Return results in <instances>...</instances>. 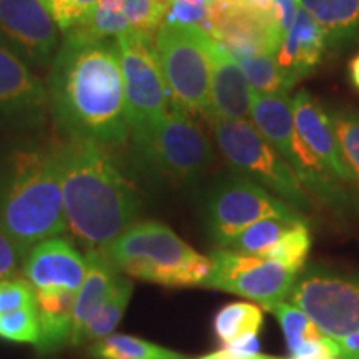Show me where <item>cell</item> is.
I'll return each instance as SVG.
<instances>
[{"label": "cell", "mask_w": 359, "mask_h": 359, "mask_svg": "<svg viewBox=\"0 0 359 359\" xmlns=\"http://www.w3.org/2000/svg\"><path fill=\"white\" fill-rule=\"evenodd\" d=\"M349 79H351L354 87L359 90V53L349 62Z\"/></svg>", "instance_id": "obj_41"}, {"label": "cell", "mask_w": 359, "mask_h": 359, "mask_svg": "<svg viewBox=\"0 0 359 359\" xmlns=\"http://www.w3.org/2000/svg\"><path fill=\"white\" fill-rule=\"evenodd\" d=\"M133 163L148 177L191 183L212 168L215 151L198 125L178 107L151 127L130 132Z\"/></svg>", "instance_id": "obj_5"}, {"label": "cell", "mask_w": 359, "mask_h": 359, "mask_svg": "<svg viewBox=\"0 0 359 359\" xmlns=\"http://www.w3.org/2000/svg\"><path fill=\"white\" fill-rule=\"evenodd\" d=\"M269 313L276 316L283 333H285L286 344H288L291 354L308 341H318L323 338L321 331L314 326V323L304 314L302 309L288 302L278 303Z\"/></svg>", "instance_id": "obj_31"}, {"label": "cell", "mask_w": 359, "mask_h": 359, "mask_svg": "<svg viewBox=\"0 0 359 359\" xmlns=\"http://www.w3.org/2000/svg\"><path fill=\"white\" fill-rule=\"evenodd\" d=\"M288 163L302 182L304 190L313 193L323 203L330 205L331 208H341L348 203L346 191L339 185L341 180L309 151V148L304 145L296 132L293 151H291Z\"/></svg>", "instance_id": "obj_23"}, {"label": "cell", "mask_w": 359, "mask_h": 359, "mask_svg": "<svg viewBox=\"0 0 359 359\" xmlns=\"http://www.w3.org/2000/svg\"><path fill=\"white\" fill-rule=\"evenodd\" d=\"M208 34V32H206ZM212 85H210V115L206 118L246 120L251 116V90L245 72L236 58L208 34L206 39Z\"/></svg>", "instance_id": "obj_16"}, {"label": "cell", "mask_w": 359, "mask_h": 359, "mask_svg": "<svg viewBox=\"0 0 359 359\" xmlns=\"http://www.w3.org/2000/svg\"><path fill=\"white\" fill-rule=\"evenodd\" d=\"M130 132L151 127L172 109L155 40L138 30L116 37Z\"/></svg>", "instance_id": "obj_9"}, {"label": "cell", "mask_w": 359, "mask_h": 359, "mask_svg": "<svg viewBox=\"0 0 359 359\" xmlns=\"http://www.w3.org/2000/svg\"><path fill=\"white\" fill-rule=\"evenodd\" d=\"M0 223L24 257L69 233L55 148L27 138L0 142Z\"/></svg>", "instance_id": "obj_3"}, {"label": "cell", "mask_w": 359, "mask_h": 359, "mask_svg": "<svg viewBox=\"0 0 359 359\" xmlns=\"http://www.w3.org/2000/svg\"><path fill=\"white\" fill-rule=\"evenodd\" d=\"M47 87L34 70L0 40V130L29 133L43 127Z\"/></svg>", "instance_id": "obj_13"}, {"label": "cell", "mask_w": 359, "mask_h": 359, "mask_svg": "<svg viewBox=\"0 0 359 359\" xmlns=\"http://www.w3.org/2000/svg\"><path fill=\"white\" fill-rule=\"evenodd\" d=\"M293 118L296 135L302 138L309 151L320 158L341 182H354L330 115L306 90L298 92L293 98Z\"/></svg>", "instance_id": "obj_17"}, {"label": "cell", "mask_w": 359, "mask_h": 359, "mask_svg": "<svg viewBox=\"0 0 359 359\" xmlns=\"http://www.w3.org/2000/svg\"><path fill=\"white\" fill-rule=\"evenodd\" d=\"M55 20L58 30L67 34L83 25L98 0H39Z\"/></svg>", "instance_id": "obj_34"}, {"label": "cell", "mask_w": 359, "mask_h": 359, "mask_svg": "<svg viewBox=\"0 0 359 359\" xmlns=\"http://www.w3.org/2000/svg\"><path fill=\"white\" fill-rule=\"evenodd\" d=\"M35 306V288L27 278L13 276L0 281V316Z\"/></svg>", "instance_id": "obj_36"}, {"label": "cell", "mask_w": 359, "mask_h": 359, "mask_svg": "<svg viewBox=\"0 0 359 359\" xmlns=\"http://www.w3.org/2000/svg\"><path fill=\"white\" fill-rule=\"evenodd\" d=\"M154 2L156 4V6L163 7L165 11H167V6H168V2H170V0H154Z\"/></svg>", "instance_id": "obj_44"}, {"label": "cell", "mask_w": 359, "mask_h": 359, "mask_svg": "<svg viewBox=\"0 0 359 359\" xmlns=\"http://www.w3.org/2000/svg\"><path fill=\"white\" fill-rule=\"evenodd\" d=\"M48 111L65 140L105 148L128 142L123 75L116 39L70 30L58 47L47 79Z\"/></svg>", "instance_id": "obj_1"}, {"label": "cell", "mask_w": 359, "mask_h": 359, "mask_svg": "<svg viewBox=\"0 0 359 359\" xmlns=\"http://www.w3.org/2000/svg\"><path fill=\"white\" fill-rule=\"evenodd\" d=\"M325 48L326 40L321 27L306 7L302 6L293 27L286 34L275 57L278 65L294 85L320 65Z\"/></svg>", "instance_id": "obj_18"}, {"label": "cell", "mask_w": 359, "mask_h": 359, "mask_svg": "<svg viewBox=\"0 0 359 359\" xmlns=\"http://www.w3.org/2000/svg\"><path fill=\"white\" fill-rule=\"evenodd\" d=\"M206 34L201 27L161 24L155 34V48L165 83L178 107L190 116L210 115L212 65L206 50Z\"/></svg>", "instance_id": "obj_7"}, {"label": "cell", "mask_w": 359, "mask_h": 359, "mask_svg": "<svg viewBox=\"0 0 359 359\" xmlns=\"http://www.w3.org/2000/svg\"><path fill=\"white\" fill-rule=\"evenodd\" d=\"M327 115L333 123L344 160L354 177V183L359 187V115L346 109H331Z\"/></svg>", "instance_id": "obj_32"}, {"label": "cell", "mask_w": 359, "mask_h": 359, "mask_svg": "<svg viewBox=\"0 0 359 359\" xmlns=\"http://www.w3.org/2000/svg\"><path fill=\"white\" fill-rule=\"evenodd\" d=\"M97 250L122 275L167 288L201 286L213 266L160 222L133 223Z\"/></svg>", "instance_id": "obj_4"}, {"label": "cell", "mask_w": 359, "mask_h": 359, "mask_svg": "<svg viewBox=\"0 0 359 359\" xmlns=\"http://www.w3.org/2000/svg\"><path fill=\"white\" fill-rule=\"evenodd\" d=\"M263 359H291V358H276V356H263Z\"/></svg>", "instance_id": "obj_46"}, {"label": "cell", "mask_w": 359, "mask_h": 359, "mask_svg": "<svg viewBox=\"0 0 359 359\" xmlns=\"http://www.w3.org/2000/svg\"><path fill=\"white\" fill-rule=\"evenodd\" d=\"M309 246H311V235H309L308 224L299 223L293 230H290L285 236H281L275 245L262 255V258L275 259L294 271L302 273L306 263Z\"/></svg>", "instance_id": "obj_30"}, {"label": "cell", "mask_w": 359, "mask_h": 359, "mask_svg": "<svg viewBox=\"0 0 359 359\" xmlns=\"http://www.w3.org/2000/svg\"><path fill=\"white\" fill-rule=\"evenodd\" d=\"M264 218L304 219V215L238 173L218 180L206 193V228L219 248L246 226Z\"/></svg>", "instance_id": "obj_8"}, {"label": "cell", "mask_w": 359, "mask_h": 359, "mask_svg": "<svg viewBox=\"0 0 359 359\" xmlns=\"http://www.w3.org/2000/svg\"><path fill=\"white\" fill-rule=\"evenodd\" d=\"M286 302L299 308L326 338L339 341L359 333V281L326 268L304 269Z\"/></svg>", "instance_id": "obj_10"}, {"label": "cell", "mask_w": 359, "mask_h": 359, "mask_svg": "<svg viewBox=\"0 0 359 359\" xmlns=\"http://www.w3.org/2000/svg\"><path fill=\"white\" fill-rule=\"evenodd\" d=\"M77 29L98 39H116L128 32L130 24L123 11V0H98L85 24Z\"/></svg>", "instance_id": "obj_29"}, {"label": "cell", "mask_w": 359, "mask_h": 359, "mask_svg": "<svg viewBox=\"0 0 359 359\" xmlns=\"http://www.w3.org/2000/svg\"><path fill=\"white\" fill-rule=\"evenodd\" d=\"M263 326V309L257 303H230L217 313L213 321L222 346L250 334H258Z\"/></svg>", "instance_id": "obj_27"}, {"label": "cell", "mask_w": 359, "mask_h": 359, "mask_svg": "<svg viewBox=\"0 0 359 359\" xmlns=\"http://www.w3.org/2000/svg\"><path fill=\"white\" fill-rule=\"evenodd\" d=\"M293 359V358H291ZM309 359H338L334 356V354H323V356H318V358H309Z\"/></svg>", "instance_id": "obj_45"}, {"label": "cell", "mask_w": 359, "mask_h": 359, "mask_svg": "<svg viewBox=\"0 0 359 359\" xmlns=\"http://www.w3.org/2000/svg\"><path fill=\"white\" fill-rule=\"evenodd\" d=\"M85 263H87V271H85L82 286L75 296L74 331H72L70 343L95 316V313L105 303V299L114 291L116 281L122 276V273L97 248L87 250Z\"/></svg>", "instance_id": "obj_20"}, {"label": "cell", "mask_w": 359, "mask_h": 359, "mask_svg": "<svg viewBox=\"0 0 359 359\" xmlns=\"http://www.w3.org/2000/svg\"><path fill=\"white\" fill-rule=\"evenodd\" d=\"M132 294L133 283L122 275L120 280L116 281L114 291L109 294V298L105 299V303L95 313V316L80 331L79 336L72 339L70 344H74V346H85V344H92L114 333L115 327L122 321L125 311H127Z\"/></svg>", "instance_id": "obj_24"}, {"label": "cell", "mask_w": 359, "mask_h": 359, "mask_svg": "<svg viewBox=\"0 0 359 359\" xmlns=\"http://www.w3.org/2000/svg\"><path fill=\"white\" fill-rule=\"evenodd\" d=\"M198 359H231V354L226 351V349H222V351L206 354V356H201Z\"/></svg>", "instance_id": "obj_43"}, {"label": "cell", "mask_w": 359, "mask_h": 359, "mask_svg": "<svg viewBox=\"0 0 359 359\" xmlns=\"http://www.w3.org/2000/svg\"><path fill=\"white\" fill-rule=\"evenodd\" d=\"M65 223L85 248H100L140 215V196L109 148L65 140L57 148Z\"/></svg>", "instance_id": "obj_2"}, {"label": "cell", "mask_w": 359, "mask_h": 359, "mask_svg": "<svg viewBox=\"0 0 359 359\" xmlns=\"http://www.w3.org/2000/svg\"><path fill=\"white\" fill-rule=\"evenodd\" d=\"M203 29L236 55H275L283 42L275 12L245 0H210Z\"/></svg>", "instance_id": "obj_12"}, {"label": "cell", "mask_w": 359, "mask_h": 359, "mask_svg": "<svg viewBox=\"0 0 359 359\" xmlns=\"http://www.w3.org/2000/svg\"><path fill=\"white\" fill-rule=\"evenodd\" d=\"M245 2L253 4L255 7L262 8V11L273 12V0H245Z\"/></svg>", "instance_id": "obj_42"}, {"label": "cell", "mask_w": 359, "mask_h": 359, "mask_svg": "<svg viewBox=\"0 0 359 359\" xmlns=\"http://www.w3.org/2000/svg\"><path fill=\"white\" fill-rule=\"evenodd\" d=\"M325 34L326 48L341 50L359 39V0H303Z\"/></svg>", "instance_id": "obj_22"}, {"label": "cell", "mask_w": 359, "mask_h": 359, "mask_svg": "<svg viewBox=\"0 0 359 359\" xmlns=\"http://www.w3.org/2000/svg\"><path fill=\"white\" fill-rule=\"evenodd\" d=\"M302 6V0H273V12H275L278 25H280L283 40H285L286 34L290 32L291 27H293Z\"/></svg>", "instance_id": "obj_39"}, {"label": "cell", "mask_w": 359, "mask_h": 359, "mask_svg": "<svg viewBox=\"0 0 359 359\" xmlns=\"http://www.w3.org/2000/svg\"><path fill=\"white\" fill-rule=\"evenodd\" d=\"M215 142L233 173L251 180L293 206L296 212L311 210V200L290 163L248 120L210 118Z\"/></svg>", "instance_id": "obj_6"}, {"label": "cell", "mask_w": 359, "mask_h": 359, "mask_svg": "<svg viewBox=\"0 0 359 359\" xmlns=\"http://www.w3.org/2000/svg\"><path fill=\"white\" fill-rule=\"evenodd\" d=\"M123 11L130 29L151 37L163 24L165 8L156 6L154 0H123Z\"/></svg>", "instance_id": "obj_35"}, {"label": "cell", "mask_w": 359, "mask_h": 359, "mask_svg": "<svg viewBox=\"0 0 359 359\" xmlns=\"http://www.w3.org/2000/svg\"><path fill=\"white\" fill-rule=\"evenodd\" d=\"M236 62L245 72L251 90L259 93H288L293 87L275 55H236Z\"/></svg>", "instance_id": "obj_28"}, {"label": "cell", "mask_w": 359, "mask_h": 359, "mask_svg": "<svg viewBox=\"0 0 359 359\" xmlns=\"http://www.w3.org/2000/svg\"><path fill=\"white\" fill-rule=\"evenodd\" d=\"M334 343L338 349V359H359V333H353Z\"/></svg>", "instance_id": "obj_40"}, {"label": "cell", "mask_w": 359, "mask_h": 359, "mask_svg": "<svg viewBox=\"0 0 359 359\" xmlns=\"http://www.w3.org/2000/svg\"><path fill=\"white\" fill-rule=\"evenodd\" d=\"M251 118L258 132L288 161L296 132L293 100L288 93H259L253 90Z\"/></svg>", "instance_id": "obj_21"}, {"label": "cell", "mask_w": 359, "mask_h": 359, "mask_svg": "<svg viewBox=\"0 0 359 359\" xmlns=\"http://www.w3.org/2000/svg\"><path fill=\"white\" fill-rule=\"evenodd\" d=\"M0 40L32 70L52 65L58 27L39 0H0Z\"/></svg>", "instance_id": "obj_14"}, {"label": "cell", "mask_w": 359, "mask_h": 359, "mask_svg": "<svg viewBox=\"0 0 359 359\" xmlns=\"http://www.w3.org/2000/svg\"><path fill=\"white\" fill-rule=\"evenodd\" d=\"M210 0H170L163 24L178 27H201L206 24Z\"/></svg>", "instance_id": "obj_37"}, {"label": "cell", "mask_w": 359, "mask_h": 359, "mask_svg": "<svg viewBox=\"0 0 359 359\" xmlns=\"http://www.w3.org/2000/svg\"><path fill=\"white\" fill-rule=\"evenodd\" d=\"M24 255L0 223V281L19 275Z\"/></svg>", "instance_id": "obj_38"}, {"label": "cell", "mask_w": 359, "mask_h": 359, "mask_svg": "<svg viewBox=\"0 0 359 359\" xmlns=\"http://www.w3.org/2000/svg\"><path fill=\"white\" fill-rule=\"evenodd\" d=\"M210 258L213 266L201 288L238 294L266 311H271L278 303L286 302V296L299 275L275 259L233 253L224 248L212 251Z\"/></svg>", "instance_id": "obj_11"}, {"label": "cell", "mask_w": 359, "mask_h": 359, "mask_svg": "<svg viewBox=\"0 0 359 359\" xmlns=\"http://www.w3.org/2000/svg\"><path fill=\"white\" fill-rule=\"evenodd\" d=\"M88 354L93 359H191L188 354L163 348L137 336L111 333L92 343Z\"/></svg>", "instance_id": "obj_25"}, {"label": "cell", "mask_w": 359, "mask_h": 359, "mask_svg": "<svg viewBox=\"0 0 359 359\" xmlns=\"http://www.w3.org/2000/svg\"><path fill=\"white\" fill-rule=\"evenodd\" d=\"M77 291L35 290V309L40 338L34 344L39 353L52 354L70 343Z\"/></svg>", "instance_id": "obj_19"}, {"label": "cell", "mask_w": 359, "mask_h": 359, "mask_svg": "<svg viewBox=\"0 0 359 359\" xmlns=\"http://www.w3.org/2000/svg\"><path fill=\"white\" fill-rule=\"evenodd\" d=\"M0 338L13 343H37L40 327L35 306L0 316Z\"/></svg>", "instance_id": "obj_33"}, {"label": "cell", "mask_w": 359, "mask_h": 359, "mask_svg": "<svg viewBox=\"0 0 359 359\" xmlns=\"http://www.w3.org/2000/svg\"><path fill=\"white\" fill-rule=\"evenodd\" d=\"M85 271V257L62 236L40 241L22 262V273L35 290L79 291Z\"/></svg>", "instance_id": "obj_15"}, {"label": "cell", "mask_w": 359, "mask_h": 359, "mask_svg": "<svg viewBox=\"0 0 359 359\" xmlns=\"http://www.w3.org/2000/svg\"><path fill=\"white\" fill-rule=\"evenodd\" d=\"M306 223V219H285V218H264L250 224L241 230L223 246L233 253L250 255V257H262L269 246H273L285 236L296 224Z\"/></svg>", "instance_id": "obj_26"}]
</instances>
